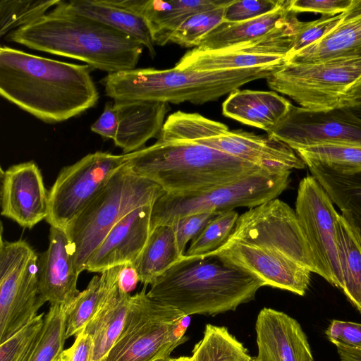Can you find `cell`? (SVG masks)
<instances>
[{"label":"cell","instance_id":"cell-38","mask_svg":"<svg viewBox=\"0 0 361 361\" xmlns=\"http://www.w3.org/2000/svg\"><path fill=\"white\" fill-rule=\"evenodd\" d=\"M226 6L190 16L171 35L169 42L197 47L201 39L223 22Z\"/></svg>","mask_w":361,"mask_h":361},{"label":"cell","instance_id":"cell-26","mask_svg":"<svg viewBox=\"0 0 361 361\" xmlns=\"http://www.w3.org/2000/svg\"><path fill=\"white\" fill-rule=\"evenodd\" d=\"M75 12L97 20L139 42L152 58L154 42L147 23L141 16L121 6L118 0H72L66 1Z\"/></svg>","mask_w":361,"mask_h":361},{"label":"cell","instance_id":"cell-17","mask_svg":"<svg viewBox=\"0 0 361 361\" xmlns=\"http://www.w3.org/2000/svg\"><path fill=\"white\" fill-rule=\"evenodd\" d=\"M214 257L260 280L264 286L303 296L312 271L286 256L267 249L238 243H225L208 254L195 257Z\"/></svg>","mask_w":361,"mask_h":361},{"label":"cell","instance_id":"cell-54","mask_svg":"<svg viewBox=\"0 0 361 361\" xmlns=\"http://www.w3.org/2000/svg\"><path fill=\"white\" fill-rule=\"evenodd\" d=\"M254 361H255V359H254Z\"/></svg>","mask_w":361,"mask_h":361},{"label":"cell","instance_id":"cell-40","mask_svg":"<svg viewBox=\"0 0 361 361\" xmlns=\"http://www.w3.org/2000/svg\"><path fill=\"white\" fill-rule=\"evenodd\" d=\"M344 12L334 16H322L319 19L302 22L300 21L294 36L290 50L286 56V61L317 42L333 30L343 17Z\"/></svg>","mask_w":361,"mask_h":361},{"label":"cell","instance_id":"cell-48","mask_svg":"<svg viewBox=\"0 0 361 361\" xmlns=\"http://www.w3.org/2000/svg\"><path fill=\"white\" fill-rule=\"evenodd\" d=\"M361 105V79L353 84L340 102V107H353Z\"/></svg>","mask_w":361,"mask_h":361},{"label":"cell","instance_id":"cell-49","mask_svg":"<svg viewBox=\"0 0 361 361\" xmlns=\"http://www.w3.org/2000/svg\"><path fill=\"white\" fill-rule=\"evenodd\" d=\"M341 361H361V350L337 348Z\"/></svg>","mask_w":361,"mask_h":361},{"label":"cell","instance_id":"cell-22","mask_svg":"<svg viewBox=\"0 0 361 361\" xmlns=\"http://www.w3.org/2000/svg\"><path fill=\"white\" fill-rule=\"evenodd\" d=\"M120 266L101 273L100 297L96 313L84 329L92 336L91 361H102L118 338L128 312L131 296L118 285Z\"/></svg>","mask_w":361,"mask_h":361},{"label":"cell","instance_id":"cell-20","mask_svg":"<svg viewBox=\"0 0 361 361\" xmlns=\"http://www.w3.org/2000/svg\"><path fill=\"white\" fill-rule=\"evenodd\" d=\"M255 361H314L307 337L298 322L287 314L262 308L255 323Z\"/></svg>","mask_w":361,"mask_h":361},{"label":"cell","instance_id":"cell-16","mask_svg":"<svg viewBox=\"0 0 361 361\" xmlns=\"http://www.w3.org/2000/svg\"><path fill=\"white\" fill-rule=\"evenodd\" d=\"M268 135L293 150L319 145L361 146V118L348 107L312 111L292 105Z\"/></svg>","mask_w":361,"mask_h":361},{"label":"cell","instance_id":"cell-4","mask_svg":"<svg viewBox=\"0 0 361 361\" xmlns=\"http://www.w3.org/2000/svg\"><path fill=\"white\" fill-rule=\"evenodd\" d=\"M216 259L184 256L150 285L147 295L188 316H214L252 300L264 283Z\"/></svg>","mask_w":361,"mask_h":361},{"label":"cell","instance_id":"cell-51","mask_svg":"<svg viewBox=\"0 0 361 361\" xmlns=\"http://www.w3.org/2000/svg\"><path fill=\"white\" fill-rule=\"evenodd\" d=\"M350 109L359 117L361 118V105L350 107Z\"/></svg>","mask_w":361,"mask_h":361},{"label":"cell","instance_id":"cell-42","mask_svg":"<svg viewBox=\"0 0 361 361\" xmlns=\"http://www.w3.org/2000/svg\"><path fill=\"white\" fill-rule=\"evenodd\" d=\"M220 212L195 213L180 218L169 224L174 229L177 245L183 255L185 252L188 243L194 239L207 223Z\"/></svg>","mask_w":361,"mask_h":361},{"label":"cell","instance_id":"cell-27","mask_svg":"<svg viewBox=\"0 0 361 361\" xmlns=\"http://www.w3.org/2000/svg\"><path fill=\"white\" fill-rule=\"evenodd\" d=\"M361 47V0L351 7L329 33L300 50L285 63L317 62L343 55Z\"/></svg>","mask_w":361,"mask_h":361},{"label":"cell","instance_id":"cell-12","mask_svg":"<svg viewBox=\"0 0 361 361\" xmlns=\"http://www.w3.org/2000/svg\"><path fill=\"white\" fill-rule=\"evenodd\" d=\"M238 243L281 253L316 273L313 257L295 212L275 198L238 216L226 243Z\"/></svg>","mask_w":361,"mask_h":361},{"label":"cell","instance_id":"cell-24","mask_svg":"<svg viewBox=\"0 0 361 361\" xmlns=\"http://www.w3.org/2000/svg\"><path fill=\"white\" fill-rule=\"evenodd\" d=\"M123 7L145 18L155 44L164 46L188 17L227 5L231 0H118Z\"/></svg>","mask_w":361,"mask_h":361},{"label":"cell","instance_id":"cell-46","mask_svg":"<svg viewBox=\"0 0 361 361\" xmlns=\"http://www.w3.org/2000/svg\"><path fill=\"white\" fill-rule=\"evenodd\" d=\"M117 128V116L113 102H107L98 119L91 126V130L104 139L114 140Z\"/></svg>","mask_w":361,"mask_h":361},{"label":"cell","instance_id":"cell-7","mask_svg":"<svg viewBox=\"0 0 361 361\" xmlns=\"http://www.w3.org/2000/svg\"><path fill=\"white\" fill-rule=\"evenodd\" d=\"M165 193L159 185L137 176L124 164L64 231L79 274L86 269L88 259L118 221L135 209L154 204Z\"/></svg>","mask_w":361,"mask_h":361},{"label":"cell","instance_id":"cell-29","mask_svg":"<svg viewBox=\"0 0 361 361\" xmlns=\"http://www.w3.org/2000/svg\"><path fill=\"white\" fill-rule=\"evenodd\" d=\"M289 0L277 10L259 18L241 23L222 22L204 36L198 49L217 50L259 38L290 22L296 13L288 9Z\"/></svg>","mask_w":361,"mask_h":361},{"label":"cell","instance_id":"cell-30","mask_svg":"<svg viewBox=\"0 0 361 361\" xmlns=\"http://www.w3.org/2000/svg\"><path fill=\"white\" fill-rule=\"evenodd\" d=\"M171 225L160 224L151 229L147 241L134 263L139 279L145 286L183 259Z\"/></svg>","mask_w":361,"mask_h":361},{"label":"cell","instance_id":"cell-11","mask_svg":"<svg viewBox=\"0 0 361 361\" xmlns=\"http://www.w3.org/2000/svg\"><path fill=\"white\" fill-rule=\"evenodd\" d=\"M0 243V344L23 328L46 302L39 281L38 256L25 240Z\"/></svg>","mask_w":361,"mask_h":361},{"label":"cell","instance_id":"cell-35","mask_svg":"<svg viewBox=\"0 0 361 361\" xmlns=\"http://www.w3.org/2000/svg\"><path fill=\"white\" fill-rule=\"evenodd\" d=\"M60 2V0H1V37L42 18Z\"/></svg>","mask_w":361,"mask_h":361},{"label":"cell","instance_id":"cell-39","mask_svg":"<svg viewBox=\"0 0 361 361\" xmlns=\"http://www.w3.org/2000/svg\"><path fill=\"white\" fill-rule=\"evenodd\" d=\"M44 313L37 314L23 328L0 344V361H28L44 323Z\"/></svg>","mask_w":361,"mask_h":361},{"label":"cell","instance_id":"cell-52","mask_svg":"<svg viewBox=\"0 0 361 361\" xmlns=\"http://www.w3.org/2000/svg\"><path fill=\"white\" fill-rule=\"evenodd\" d=\"M153 361H171V357L159 358Z\"/></svg>","mask_w":361,"mask_h":361},{"label":"cell","instance_id":"cell-25","mask_svg":"<svg viewBox=\"0 0 361 361\" xmlns=\"http://www.w3.org/2000/svg\"><path fill=\"white\" fill-rule=\"evenodd\" d=\"M293 104L274 91L236 90L222 104L223 114L267 134L287 114Z\"/></svg>","mask_w":361,"mask_h":361},{"label":"cell","instance_id":"cell-37","mask_svg":"<svg viewBox=\"0 0 361 361\" xmlns=\"http://www.w3.org/2000/svg\"><path fill=\"white\" fill-rule=\"evenodd\" d=\"M100 297V277L94 276L87 288L67 305L66 338L77 336L94 316Z\"/></svg>","mask_w":361,"mask_h":361},{"label":"cell","instance_id":"cell-45","mask_svg":"<svg viewBox=\"0 0 361 361\" xmlns=\"http://www.w3.org/2000/svg\"><path fill=\"white\" fill-rule=\"evenodd\" d=\"M92 345V335L83 330L75 336L73 345L63 350L61 361H91Z\"/></svg>","mask_w":361,"mask_h":361},{"label":"cell","instance_id":"cell-23","mask_svg":"<svg viewBox=\"0 0 361 361\" xmlns=\"http://www.w3.org/2000/svg\"><path fill=\"white\" fill-rule=\"evenodd\" d=\"M117 116L116 132L113 140L124 154L145 147L150 139L158 137L169 103L148 101H114Z\"/></svg>","mask_w":361,"mask_h":361},{"label":"cell","instance_id":"cell-31","mask_svg":"<svg viewBox=\"0 0 361 361\" xmlns=\"http://www.w3.org/2000/svg\"><path fill=\"white\" fill-rule=\"evenodd\" d=\"M337 247L341 290L361 313V241L341 214L337 219Z\"/></svg>","mask_w":361,"mask_h":361},{"label":"cell","instance_id":"cell-9","mask_svg":"<svg viewBox=\"0 0 361 361\" xmlns=\"http://www.w3.org/2000/svg\"><path fill=\"white\" fill-rule=\"evenodd\" d=\"M360 79L361 47L317 62L284 63L266 78L272 91L312 111L340 107L341 98Z\"/></svg>","mask_w":361,"mask_h":361},{"label":"cell","instance_id":"cell-36","mask_svg":"<svg viewBox=\"0 0 361 361\" xmlns=\"http://www.w3.org/2000/svg\"><path fill=\"white\" fill-rule=\"evenodd\" d=\"M238 216L234 209L221 212L191 240L184 256L200 257L219 249L228 239Z\"/></svg>","mask_w":361,"mask_h":361},{"label":"cell","instance_id":"cell-6","mask_svg":"<svg viewBox=\"0 0 361 361\" xmlns=\"http://www.w3.org/2000/svg\"><path fill=\"white\" fill-rule=\"evenodd\" d=\"M161 141L191 142L208 146L273 173L302 169L305 163L290 147L269 135L230 130L224 123L197 113L177 111L164 121Z\"/></svg>","mask_w":361,"mask_h":361},{"label":"cell","instance_id":"cell-13","mask_svg":"<svg viewBox=\"0 0 361 361\" xmlns=\"http://www.w3.org/2000/svg\"><path fill=\"white\" fill-rule=\"evenodd\" d=\"M125 162V154L97 151L63 167L49 191L50 226L65 231Z\"/></svg>","mask_w":361,"mask_h":361},{"label":"cell","instance_id":"cell-2","mask_svg":"<svg viewBox=\"0 0 361 361\" xmlns=\"http://www.w3.org/2000/svg\"><path fill=\"white\" fill-rule=\"evenodd\" d=\"M8 42L85 62L114 73L135 68L143 46L135 39L61 2L33 23L6 35Z\"/></svg>","mask_w":361,"mask_h":361},{"label":"cell","instance_id":"cell-10","mask_svg":"<svg viewBox=\"0 0 361 361\" xmlns=\"http://www.w3.org/2000/svg\"><path fill=\"white\" fill-rule=\"evenodd\" d=\"M290 173L259 171L233 183L186 194L165 193L154 204L151 229L199 212H220L237 207L252 208L276 198L288 187Z\"/></svg>","mask_w":361,"mask_h":361},{"label":"cell","instance_id":"cell-32","mask_svg":"<svg viewBox=\"0 0 361 361\" xmlns=\"http://www.w3.org/2000/svg\"><path fill=\"white\" fill-rule=\"evenodd\" d=\"M193 361H254L247 350L225 326L207 324L192 351Z\"/></svg>","mask_w":361,"mask_h":361},{"label":"cell","instance_id":"cell-50","mask_svg":"<svg viewBox=\"0 0 361 361\" xmlns=\"http://www.w3.org/2000/svg\"><path fill=\"white\" fill-rule=\"evenodd\" d=\"M171 361H193L192 357L181 356L176 358H171Z\"/></svg>","mask_w":361,"mask_h":361},{"label":"cell","instance_id":"cell-43","mask_svg":"<svg viewBox=\"0 0 361 361\" xmlns=\"http://www.w3.org/2000/svg\"><path fill=\"white\" fill-rule=\"evenodd\" d=\"M325 334L337 348L361 350V324L334 319Z\"/></svg>","mask_w":361,"mask_h":361},{"label":"cell","instance_id":"cell-15","mask_svg":"<svg viewBox=\"0 0 361 361\" xmlns=\"http://www.w3.org/2000/svg\"><path fill=\"white\" fill-rule=\"evenodd\" d=\"M297 16L287 24L253 40L228 48L187 51L176 64L180 70L216 71L280 66L291 49L299 23Z\"/></svg>","mask_w":361,"mask_h":361},{"label":"cell","instance_id":"cell-47","mask_svg":"<svg viewBox=\"0 0 361 361\" xmlns=\"http://www.w3.org/2000/svg\"><path fill=\"white\" fill-rule=\"evenodd\" d=\"M139 281L138 273L134 264H126L120 266L118 274V285L122 293L130 294L136 288Z\"/></svg>","mask_w":361,"mask_h":361},{"label":"cell","instance_id":"cell-8","mask_svg":"<svg viewBox=\"0 0 361 361\" xmlns=\"http://www.w3.org/2000/svg\"><path fill=\"white\" fill-rule=\"evenodd\" d=\"M190 316L150 298L144 288L131 296L121 333L102 361H153L170 357L185 343Z\"/></svg>","mask_w":361,"mask_h":361},{"label":"cell","instance_id":"cell-44","mask_svg":"<svg viewBox=\"0 0 361 361\" xmlns=\"http://www.w3.org/2000/svg\"><path fill=\"white\" fill-rule=\"evenodd\" d=\"M354 0H289L288 9L299 13H316L334 16L348 11Z\"/></svg>","mask_w":361,"mask_h":361},{"label":"cell","instance_id":"cell-18","mask_svg":"<svg viewBox=\"0 0 361 361\" xmlns=\"http://www.w3.org/2000/svg\"><path fill=\"white\" fill-rule=\"evenodd\" d=\"M1 215L32 228L49 214V191L33 161L12 165L1 173Z\"/></svg>","mask_w":361,"mask_h":361},{"label":"cell","instance_id":"cell-21","mask_svg":"<svg viewBox=\"0 0 361 361\" xmlns=\"http://www.w3.org/2000/svg\"><path fill=\"white\" fill-rule=\"evenodd\" d=\"M49 246L39 261L41 294L51 305H68L79 294L78 271L66 233L50 226Z\"/></svg>","mask_w":361,"mask_h":361},{"label":"cell","instance_id":"cell-53","mask_svg":"<svg viewBox=\"0 0 361 361\" xmlns=\"http://www.w3.org/2000/svg\"><path fill=\"white\" fill-rule=\"evenodd\" d=\"M56 361H61V355Z\"/></svg>","mask_w":361,"mask_h":361},{"label":"cell","instance_id":"cell-3","mask_svg":"<svg viewBox=\"0 0 361 361\" xmlns=\"http://www.w3.org/2000/svg\"><path fill=\"white\" fill-rule=\"evenodd\" d=\"M125 156V164L133 172L159 185L169 194L203 191L264 171L191 142L157 140L154 144Z\"/></svg>","mask_w":361,"mask_h":361},{"label":"cell","instance_id":"cell-5","mask_svg":"<svg viewBox=\"0 0 361 361\" xmlns=\"http://www.w3.org/2000/svg\"><path fill=\"white\" fill-rule=\"evenodd\" d=\"M279 66L216 71L134 68L109 73L100 82L114 101L202 104L218 100L247 82L267 78Z\"/></svg>","mask_w":361,"mask_h":361},{"label":"cell","instance_id":"cell-28","mask_svg":"<svg viewBox=\"0 0 361 361\" xmlns=\"http://www.w3.org/2000/svg\"><path fill=\"white\" fill-rule=\"evenodd\" d=\"M305 164L361 241V171L342 173L316 162Z\"/></svg>","mask_w":361,"mask_h":361},{"label":"cell","instance_id":"cell-33","mask_svg":"<svg viewBox=\"0 0 361 361\" xmlns=\"http://www.w3.org/2000/svg\"><path fill=\"white\" fill-rule=\"evenodd\" d=\"M67 305H51L34 351L28 361H56L63 353L66 341Z\"/></svg>","mask_w":361,"mask_h":361},{"label":"cell","instance_id":"cell-19","mask_svg":"<svg viewBox=\"0 0 361 361\" xmlns=\"http://www.w3.org/2000/svg\"><path fill=\"white\" fill-rule=\"evenodd\" d=\"M153 204L135 209L109 231L87 260L86 269L102 273L126 264H134L151 231Z\"/></svg>","mask_w":361,"mask_h":361},{"label":"cell","instance_id":"cell-14","mask_svg":"<svg viewBox=\"0 0 361 361\" xmlns=\"http://www.w3.org/2000/svg\"><path fill=\"white\" fill-rule=\"evenodd\" d=\"M295 212L311 250L316 274L341 289L342 273L337 247L339 214L312 175L306 176L299 183Z\"/></svg>","mask_w":361,"mask_h":361},{"label":"cell","instance_id":"cell-34","mask_svg":"<svg viewBox=\"0 0 361 361\" xmlns=\"http://www.w3.org/2000/svg\"><path fill=\"white\" fill-rule=\"evenodd\" d=\"M295 152L304 163H319L342 173L361 171V146L319 145Z\"/></svg>","mask_w":361,"mask_h":361},{"label":"cell","instance_id":"cell-41","mask_svg":"<svg viewBox=\"0 0 361 361\" xmlns=\"http://www.w3.org/2000/svg\"><path fill=\"white\" fill-rule=\"evenodd\" d=\"M286 0H231L226 6L224 23H241L271 13L285 4Z\"/></svg>","mask_w":361,"mask_h":361},{"label":"cell","instance_id":"cell-1","mask_svg":"<svg viewBox=\"0 0 361 361\" xmlns=\"http://www.w3.org/2000/svg\"><path fill=\"white\" fill-rule=\"evenodd\" d=\"M92 68L1 45L0 94L48 123L68 120L94 107L99 92Z\"/></svg>","mask_w":361,"mask_h":361}]
</instances>
